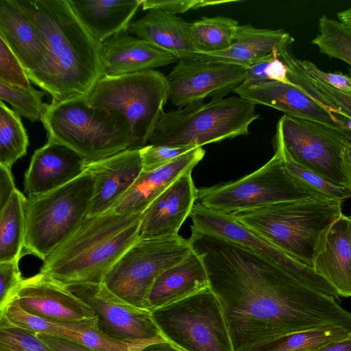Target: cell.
Wrapping results in <instances>:
<instances>
[{
  "label": "cell",
  "mask_w": 351,
  "mask_h": 351,
  "mask_svg": "<svg viewBox=\"0 0 351 351\" xmlns=\"http://www.w3.org/2000/svg\"><path fill=\"white\" fill-rule=\"evenodd\" d=\"M188 240L204 263L234 351L327 326L351 332V313L313 267L295 258L276 262L192 226Z\"/></svg>",
  "instance_id": "1"
},
{
  "label": "cell",
  "mask_w": 351,
  "mask_h": 351,
  "mask_svg": "<svg viewBox=\"0 0 351 351\" xmlns=\"http://www.w3.org/2000/svg\"><path fill=\"white\" fill-rule=\"evenodd\" d=\"M43 34L44 65L27 74L49 93L51 104L86 97L104 75L101 44L79 19L69 0H11Z\"/></svg>",
  "instance_id": "2"
},
{
  "label": "cell",
  "mask_w": 351,
  "mask_h": 351,
  "mask_svg": "<svg viewBox=\"0 0 351 351\" xmlns=\"http://www.w3.org/2000/svg\"><path fill=\"white\" fill-rule=\"evenodd\" d=\"M142 215L109 210L86 216L43 261L40 272L64 286L103 282L114 264L139 239Z\"/></svg>",
  "instance_id": "3"
},
{
  "label": "cell",
  "mask_w": 351,
  "mask_h": 351,
  "mask_svg": "<svg viewBox=\"0 0 351 351\" xmlns=\"http://www.w3.org/2000/svg\"><path fill=\"white\" fill-rule=\"evenodd\" d=\"M342 202L310 197L230 215L293 258L313 267L324 233L342 214Z\"/></svg>",
  "instance_id": "4"
},
{
  "label": "cell",
  "mask_w": 351,
  "mask_h": 351,
  "mask_svg": "<svg viewBox=\"0 0 351 351\" xmlns=\"http://www.w3.org/2000/svg\"><path fill=\"white\" fill-rule=\"evenodd\" d=\"M41 122L47 140L69 147L87 162L134 147L126 118L118 111L91 106L86 97L49 104Z\"/></svg>",
  "instance_id": "5"
},
{
  "label": "cell",
  "mask_w": 351,
  "mask_h": 351,
  "mask_svg": "<svg viewBox=\"0 0 351 351\" xmlns=\"http://www.w3.org/2000/svg\"><path fill=\"white\" fill-rule=\"evenodd\" d=\"M260 114L239 96L197 102L164 112L147 145L200 147L249 134Z\"/></svg>",
  "instance_id": "6"
},
{
  "label": "cell",
  "mask_w": 351,
  "mask_h": 351,
  "mask_svg": "<svg viewBox=\"0 0 351 351\" xmlns=\"http://www.w3.org/2000/svg\"><path fill=\"white\" fill-rule=\"evenodd\" d=\"M95 179L86 170L71 182L27 199L23 254L44 261L87 216Z\"/></svg>",
  "instance_id": "7"
},
{
  "label": "cell",
  "mask_w": 351,
  "mask_h": 351,
  "mask_svg": "<svg viewBox=\"0 0 351 351\" xmlns=\"http://www.w3.org/2000/svg\"><path fill=\"white\" fill-rule=\"evenodd\" d=\"M169 97L167 77L150 70L121 75H103L86 96L95 108L121 112L134 138L133 149L149 143Z\"/></svg>",
  "instance_id": "8"
},
{
  "label": "cell",
  "mask_w": 351,
  "mask_h": 351,
  "mask_svg": "<svg viewBox=\"0 0 351 351\" xmlns=\"http://www.w3.org/2000/svg\"><path fill=\"white\" fill-rule=\"evenodd\" d=\"M151 313L162 337L182 351H234L221 305L209 287Z\"/></svg>",
  "instance_id": "9"
},
{
  "label": "cell",
  "mask_w": 351,
  "mask_h": 351,
  "mask_svg": "<svg viewBox=\"0 0 351 351\" xmlns=\"http://www.w3.org/2000/svg\"><path fill=\"white\" fill-rule=\"evenodd\" d=\"M191 251L189 240L180 235L138 239L114 264L103 282L123 300L148 310V296L156 278Z\"/></svg>",
  "instance_id": "10"
},
{
  "label": "cell",
  "mask_w": 351,
  "mask_h": 351,
  "mask_svg": "<svg viewBox=\"0 0 351 351\" xmlns=\"http://www.w3.org/2000/svg\"><path fill=\"white\" fill-rule=\"evenodd\" d=\"M263 166L237 180L198 189L199 204L231 214L242 210L312 197L287 173L279 149Z\"/></svg>",
  "instance_id": "11"
},
{
  "label": "cell",
  "mask_w": 351,
  "mask_h": 351,
  "mask_svg": "<svg viewBox=\"0 0 351 351\" xmlns=\"http://www.w3.org/2000/svg\"><path fill=\"white\" fill-rule=\"evenodd\" d=\"M351 132L287 114L278 121L275 146L295 163L342 186L341 152Z\"/></svg>",
  "instance_id": "12"
},
{
  "label": "cell",
  "mask_w": 351,
  "mask_h": 351,
  "mask_svg": "<svg viewBox=\"0 0 351 351\" xmlns=\"http://www.w3.org/2000/svg\"><path fill=\"white\" fill-rule=\"evenodd\" d=\"M65 287L94 310L98 328L106 337L123 342L165 340L155 324L151 311L123 300L104 282Z\"/></svg>",
  "instance_id": "13"
},
{
  "label": "cell",
  "mask_w": 351,
  "mask_h": 351,
  "mask_svg": "<svg viewBox=\"0 0 351 351\" xmlns=\"http://www.w3.org/2000/svg\"><path fill=\"white\" fill-rule=\"evenodd\" d=\"M169 97L180 108L224 96L241 86L245 78V68L236 64L202 60H178L166 76Z\"/></svg>",
  "instance_id": "14"
},
{
  "label": "cell",
  "mask_w": 351,
  "mask_h": 351,
  "mask_svg": "<svg viewBox=\"0 0 351 351\" xmlns=\"http://www.w3.org/2000/svg\"><path fill=\"white\" fill-rule=\"evenodd\" d=\"M15 299L26 313L59 322H80L95 318L94 310L68 288L39 273L24 279Z\"/></svg>",
  "instance_id": "15"
},
{
  "label": "cell",
  "mask_w": 351,
  "mask_h": 351,
  "mask_svg": "<svg viewBox=\"0 0 351 351\" xmlns=\"http://www.w3.org/2000/svg\"><path fill=\"white\" fill-rule=\"evenodd\" d=\"M234 93L255 105L267 106L287 115L351 132V127L344 119L330 112L292 83L273 81L251 85L242 84Z\"/></svg>",
  "instance_id": "16"
},
{
  "label": "cell",
  "mask_w": 351,
  "mask_h": 351,
  "mask_svg": "<svg viewBox=\"0 0 351 351\" xmlns=\"http://www.w3.org/2000/svg\"><path fill=\"white\" fill-rule=\"evenodd\" d=\"M189 170L165 189L142 215L139 239L172 237L191 215L198 189Z\"/></svg>",
  "instance_id": "17"
},
{
  "label": "cell",
  "mask_w": 351,
  "mask_h": 351,
  "mask_svg": "<svg viewBox=\"0 0 351 351\" xmlns=\"http://www.w3.org/2000/svg\"><path fill=\"white\" fill-rule=\"evenodd\" d=\"M87 161L69 147L49 141L33 154L24 176L28 199L58 189L82 176Z\"/></svg>",
  "instance_id": "18"
},
{
  "label": "cell",
  "mask_w": 351,
  "mask_h": 351,
  "mask_svg": "<svg viewBox=\"0 0 351 351\" xmlns=\"http://www.w3.org/2000/svg\"><path fill=\"white\" fill-rule=\"evenodd\" d=\"M0 315H5L16 326L66 339L97 351H141L143 347L154 343L123 342L110 339L99 330L97 317L80 322H59L38 317L24 311L15 298Z\"/></svg>",
  "instance_id": "19"
},
{
  "label": "cell",
  "mask_w": 351,
  "mask_h": 351,
  "mask_svg": "<svg viewBox=\"0 0 351 351\" xmlns=\"http://www.w3.org/2000/svg\"><path fill=\"white\" fill-rule=\"evenodd\" d=\"M95 179L88 217L109 210L132 186L142 172L140 149H127L106 158L87 162Z\"/></svg>",
  "instance_id": "20"
},
{
  "label": "cell",
  "mask_w": 351,
  "mask_h": 351,
  "mask_svg": "<svg viewBox=\"0 0 351 351\" xmlns=\"http://www.w3.org/2000/svg\"><path fill=\"white\" fill-rule=\"evenodd\" d=\"M100 57L104 75L154 70L178 60L173 54L138 37L130 36L127 32L101 44Z\"/></svg>",
  "instance_id": "21"
},
{
  "label": "cell",
  "mask_w": 351,
  "mask_h": 351,
  "mask_svg": "<svg viewBox=\"0 0 351 351\" xmlns=\"http://www.w3.org/2000/svg\"><path fill=\"white\" fill-rule=\"evenodd\" d=\"M205 151L195 148L170 163L151 171H143L128 191L110 209L120 214H142L175 180L193 170L202 160Z\"/></svg>",
  "instance_id": "22"
},
{
  "label": "cell",
  "mask_w": 351,
  "mask_h": 351,
  "mask_svg": "<svg viewBox=\"0 0 351 351\" xmlns=\"http://www.w3.org/2000/svg\"><path fill=\"white\" fill-rule=\"evenodd\" d=\"M313 268L340 296L351 297V221L341 214L323 235Z\"/></svg>",
  "instance_id": "23"
},
{
  "label": "cell",
  "mask_w": 351,
  "mask_h": 351,
  "mask_svg": "<svg viewBox=\"0 0 351 351\" xmlns=\"http://www.w3.org/2000/svg\"><path fill=\"white\" fill-rule=\"evenodd\" d=\"M0 38L21 62L27 75L44 65L48 47L43 34L11 0H0Z\"/></svg>",
  "instance_id": "24"
},
{
  "label": "cell",
  "mask_w": 351,
  "mask_h": 351,
  "mask_svg": "<svg viewBox=\"0 0 351 351\" xmlns=\"http://www.w3.org/2000/svg\"><path fill=\"white\" fill-rule=\"evenodd\" d=\"M190 24L176 14L151 9L144 16L132 22L128 31L173 54L178 60H198L191 37Z\"/></svg>",
  "instance_id": "25"
},
{
  "label": "cell",
  "mask_w": 351,
  "mask_h": 351,
  "mask_svg": "<svg viewBox=\"0 0 351 351\" xmlns=\"http://www.w3.org/2000/svg\"><path fill=\"white\" fill-rule=\"evenodd\" d=\"M190 217L194 228L240 244L271 260L287 263L294 258L234 219L230 214L213 210L197 203Z\"/></svg>",
  "instance_id": "26"
},
{
  "label": "cell",
  "mask_w": 351,
  "mask_h": 351,
  "mask_svg": "<svg viewBox=\"0 0 351 351\" xmlns=\"http://www.w3.org/2000/svg\"><path fill=\"white\" fill-rule=\"evenodd\" d=\"M209 287L201 258L193 250L155 280L147 300L149 311L192 295Z\"/></svg>",
  "instance_id": "27"
},
{
  "label": "cell",
  "mask_w": 351,
  "mask_h": 351,
  "mask_svg": "<svg viewBox=\"0 0 351 351\" xmlns=\"http://www.w3.org/2000/svg\"><path fill=\"white\" fill-rule=\"evenodd\" d=\"M142 0H69L75 13L99 43L128 32Z\"/></svg>",
  "instance_id": "28"
},
{
  "label": "cell",
  "mask_w": 351,
  "mask_h": 351,
  "mask_svg": "<svg viewBox=\"0 0 351 351\" xmlns=\"http://www.w3.org/2000/svg\"><path fill=\"white\" fill-rule=\"evenodd\" d=\"M294 39L282 29H259L241 25L232 45L215 53H197L198 60L236 64L245 68L255 60L289 46Z\"/></svg>",
  "instance_id": "29"
},
{
  "label": "cell",
  "mask_w": 351,
  "mask_h": 351,
  "mask_svg": "<svg viewBox=\"0 0 351 351\" xmlns=\"http://www.w3.org/2000/svg\"><path fill=\"white\" fill-rule=\"evenodd\" d=\"M288 47H280L276 55L285 65L289 81L332 113L351 121V92L337 89L309 76Z\"/></svg>",
  "instance_id": "30"
},
{
  "label": "cell",
  "mask_w": 351,
  "mask_h": 351,
  "mask_svg": "<svg viewBox=\"0 0 351 351\" xmlns=\"http://www.w3.org/2000/svg\"><path fill=\"white\" fill-rule=\"evenodd\" d=\"M27 199L16 189L0 210V262L19 261L23 254Z\"/></svg>",
  "instance_id": "31"
},
{
  "label": "cell",
  "mask_w": 351,
  "mask_h": 351,
  "mask_svg": "<svg viewBox=\"0 0 351 351\" xmlns=\"http://www.w3.org/2000/svg\"><path fill=\"white\" fill-rule=\"evenodd\" d=\"M351 337V332L337 326L287 334L258 343L245 351H315Z\"/></svg>",
  "instance_id": "32"
},
{
  "label": "cell",
  "mask_w": 351,
  "mask_h": 351,
  "mask_svg": "<svg viewBox=\"0 0 351 351\" xmlns=\"http://www.w3.org/2000/svg\"><path fill=\"white\" fill-rule=\"evenodd\" d=\"M240 27L237 21L221 16L202 17L191 23L190 34L196 53H215L227 49Z\"/></svg>",
  "instance_id": "33"
},
{
  "label": "cell",
  "mask_w": 351,
  "mask_h": 351,
  "mask_svg": "<svg viewBox=\"0 0 351 351\" xmlns=\"http://www.w3.org/2000/svg\"><path fill=\"white\" fill-rule=\"evenodd\" d=\"M29 138L20 116L0 102V165L11 169L25 156Z\"/></svg>",
  "instance_id": "34"
},
{
  "label": "cell",
  "mask_w": 351,
  "mask_h": 351,
  "mask_svg": "<svg viewBox=\"0 0 351 351\" xmlns=\"http://www.w3.org/2000/svg\"><path fill=\"white\" fill-rule=\"evenodd\" d=\"M275 147L282 153L287 173L298 186L309 196L341 202L351 197V193L346 186L333 183L321 175L295 163L278 147Z\"/></svg>",
  "instance_id": "35"
},
{
  "label": "cell",
  "mask_w": 351,
  "mask_h": 351,
  "mask_svg": "<svg viewBox=\"0 0 351 351\" xmlns=\"http://www.w3.org/2000/svg\"><path fill=\"white\" fill-rule=\"evenodd\" d=\"M317 34L312 40L322 53L351 66V27L339 20L323 15L319 19Z\"/></svg>",
  "instance_id": "36"
},
{
  "label": "cell",
  "mask_w": 351,
  "mask_h": 351,
  "mask_svg": "<svg viewBox=\"0 0 351 351\" xmlns=\"http://www.w3.org/2000/svg\"><path fill=\"white\" fill-rule=\"evenodd\" d=\"M45 93L32 86L27 89L11 87L0 82V99L10 104L12 110L31 122L41 121L49 104L43 101Z\"/></svg>",
  "instance_id": "37"
},
{
  "label": "cell",
  "mask_w": 351,
  "mask_h": 351,
  "mask_svg": "<svg viewBox=\"0 0 351 351\" xmlns=\"http://www.w3.org/2000/svg\"><path fill=\"white\" fill-rule=\"evenodd\" d=\"M0 351H53L36 332L10 322L0 315Z\"/></svg>",
  "instance_id": "38"
},
{
  "label": "cell",
  "mask_w": 351,
  "mask_h": 351,
  "mask_svg": "<svg viewBox=\"0 0 351 351\" xmlns=\"http://www.w3.org/2000/svg\"><path fill=\"white\" fill-rule=\"evenodd\" d=\"M245 78L243 84L247 85L278 81L291 82L287 77V70L276 55V51L262 57L245 68Z\"/></svg>",
  "instance_id": "39"
},
{
  "label": "cell",
  "mask_w": 351,
  "mask_h": 351,
  "mask_svg": "<svg viewBox=\"0 0 351 351\" xmlns=\"http://www.w3.org/2000/svg\"><path fill=\"white\" fill-rule=\"evenodd\" d=\"M0 82L11 87L27 89L31 81L22 64L0 38Z\"/></svg>",
  "instance_id": "40"
},
{
  "label": "cell",
  "mask_w": 351,
  "mask_h": 351,
  "mask_svg": "<svg viewBox=\"0 0 351 351\" xmlns=\"http://www.w3.org/2000/svg\"><path fill=\"white\" fill-rule=\"evenodd\" d=\"M195 148L197 147L147 145L140 149L143 171L147 172L159 169Z\"/></svg>",
  "instance_id": "41"
},
{
  "label": "cell",
  "mask_w": 351,
  "mask_h": 351,
  "mask_svg": "<svg viewBox=\"0 0 351 351\" xmlns=\"http://www.w3.org/2000/svg\"><path fill=\"white\" fill-rule=\"evenodd\" d=\"M19 261L0 262V313L15 298L24 279L19 267Z\"/></svg>",
  "instance_id": "42"
},
{
  "label": "cell",
  "mask_w": 351,
  "mask_h": 351,
  "mask_svg": "<svg viewBox=\"0 0 351 351\" xmlns=\"http://www.w3.org/2000/svg\"><path fill=\"white\" fill-rule=\"evenodd\" d=\"M234 2V1L209 0H142L144 10L160 9L171 14L184 13L189 10H197L206 6L217 5Z\"/></svg>",
  "instance_id": "43"
},
{
  "label": "cell",
  "mask_w": 351,
  "mask_h": 351,
  "mask_svg": "<svg viewBox=\"0 0 351 351\" xmlns=\"http://www.w3.org/2000/svg\"><path fill=\"white\" fill-rule=\"evenodd\" d=\"M298 62L309 76L337 89L351 92V83L348 75L341 73H332L323 71L309 60L298 59Z\"/></svg>",
  "instance_id": "44"
},
{
  "label": "cell",
  "mask_w": 351,
  "mask_h": 351,
  "mask_svg": "<svg viewBox=\"0 0 351 351\" xmlns=\"http://www.w3.org/2000/svg\"><path fill=\"white\" fill-rule=\"evenodd\" d=\"M36 334L53 351H97L57 336L41 332Z\"/></svg>",
  "instance_id": "45"
},
{
  "label": "cell",
  "mask_w": 351,
  "mask_h": 351,
  "mask_svg": "<svg viewBox=\"0 0 351 351\" xmlns=\"http://www.w3.org/2000/svg\"><path fill=\"white\" fill-rule=\"evenodd\" d=\"M16 189L11 169L0 165V210L9 201Z\"/></svg>",
  "instance_id": "46"
},
{
  "label": "cell",
  "mask_w": 351,
  "mask_h": 351,
  "mask_svg": "<svg viewBox=\"0 0 351 351\" xmlns=\"http://www.w3.org/2000/svg\"><path fill=\"white\" fill-rule=\"evenodd\" d=\"M341 169L346 186L351 193V139L348 141L341 152Z\"/></svg>",
  "instance_id": "47"
},
{
  "label": "cell",
  "mask_w": 351,
  "mask_h": 351,
  "mask_svg": "<svg viewBox=\"0 0 351 351\" xmlns=\"http://www.w3.org/2000/svg\"><path fill=\"white\" fill-rule=\"evenodd\" d=\"M315 351H351V337L328 344Z\"/></svg>",
  "instance_id": "48"
},
{
  "label": "cell",
  "mask_w": 351,
  "mask_h": 351,
  "mask_svg": "<svg viewBox=\"0 0 351 351\" xmlns=\"http://www.w3.org/2000/svg\"><path fill=\"white\" fill-rule=\"evenodd\" d=\"M141 351H182L166 340L150 343L143 347Z\"/></svg>",
  "instance_id": "49"
},
{
  "label": "cell",
  "mask_w": 351,
  "mask_h": 351,
  "mask_svg": "<svg viewBox=\"0 0 351 351\" xmlns=\"http://www.w3.org/2000/svg\"><path fill=\"white\" fill-rule=\"evenodd\" d=\"M338 20L351 27V8L337 13Z\"/></svg>",
  "instance_id": "50"
},
{
  "label": "cell",
  "mask_w": 351,
  "mask_h": 351,
  "mask_svg": "<svg viewBox=\"0 0 351 351\" xmlns=\"http://www.w3.org/2000/svg\"><path fill=\"white\" fill-rule=\"evenodd\" d=\"M348 77H349V80H350V82L351 83V69H350V72H349V74H348Z\"/></svg>",
  "instance_id": "51"
},
{
  "label": "cell",
  "mask_w": 351,
  "mask_h": 351,
  "mask_svg": "<svg viewBox=\"0 0 351 351\" xmlns=\"http://www.w3.org/2000/svg\"><path fill=\"white\" fill-rule=\"evenodd\" d=\"M349 218H350V221H351V215H350V216H349Z\"/></svg>",
  "instance_id": "52"
}]
</instances>
